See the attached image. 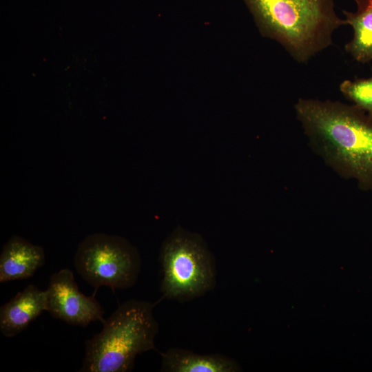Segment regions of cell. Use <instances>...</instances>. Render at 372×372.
I'll list each match as a JSON object with an SVG mask.
<instances>
[{"mask_svg":"<svg viewBox=\"0 0 372 372\" xmlns=\"http://www.w3.org/2000/svg\"><path fill=\"white\" fill-rule=\"evenodd\" d=\"M294 110L324 163L362 190H372V114L353 104L312 99H299Z\"/></svg>","mask_w":372,"mask_h":372,"instance_id":"cell-1","label":"cell"},{"mask_svg":"<svg viewBox=\"0 0 372 372\" xmlns=\"http://www.w3.org/2000/svg\"><path fill=\"white\" fill-rule=\"evenodd\" d=\"M263 37L279 43L298 63H307L332 44L334 32L347 25L335 0H243Z\"/></svg>","mask_w":372,"mask_h":372,"instance_id":"cell-2","label":"cell"},{"mask_svg":"<svg viewBox=\"0 0 372 372\" xmlns=\"http://www.w3.org/2000/svg\"><path fill=\"white\" fill-rule=\"evenodd\" d=\"M155 304L128 300L103 323L102 330L85 342L81 372H127L138 354L156 350L158 324L153 314Z\"/></svg>","mask_w":372,"mask_h":372,"instance_id":"cell-3","label":"cell"},{"mask_svg":"<svg viewBox=\"0 0 372 372\" xmlns=\"http://www.w3.org/2000/svg\"><path fill=\"white\" fill-rule=\"evenodd\" d=\"M160 262L162 298L192 300L214 287L215 260L198 234L176 229L163 243Z\"/></svg>","mask_w":372,"mask_h":372,"instance_id":"cell-4","label":"cell"},{"mask_svg":"<svg viewBox=\"0 0 372 372\" xmlns=\"http://www.w3.org/2000/svg\"><path fill=\"white\" fill-rule=\"evenodd\" d=\"M74 266L94 288V296L103 286L112 291L132 287L141 272V258L138 249L125 238L94 233L79 244Z\"/></svg>","mask_w":372,"mask_h":372,"instance_id":"cell-5","label":"cell"},{"mask_svg":"<svg viewBox=\"0 0 372 372\" xmlns=\"http://www.w3.org/2000/svg\"><path fill=\"white\" fill-rule=\"evenodd\" d=\"M46 291L47 311L54 318L80 327H87L94 321L105 320L99 302L94 296H85L79 290L70 269H63L52 274Z\"/></svg>","mask_w":372,"mask_h":372,"instance_id":"cell-6","label":"cell"},{"mask_svg":"<svg viewBox=\"0 0 372 372\" xmlns=\"http://www.w3.org/2000/svg\"><path fill=\"white\" fill-rule=\"evenodd\" d=\"M44 311H48L47 291L40 290L32 284L28 285L1 307V334L6 337L17 335Z\"/></svg>","mask_w":372,"mask_h":372,"instance_id":"cell-7","label":"cell"},{"mask_svg":"<svg viewBox=\"0 0 372 372\" xmlns=\"http://www.w3.org/2000/svg\"><path fill=\"white\" fill-rule=\"evenodd\" d=\"M45 262L43 249L26 239L12 236L0 255V282L32 277Z\"/></svg>","mask_w":372,"mask_h":372,"instance_id":"cell-8","label":"cell"},{"mask_svg":"<svg viewBox=\"0 0 372 372\" xmlns=\"http://www.w3.org/2000/svg\"><path fill=\"white\" fill-rule=\"evenodd\" d=\"M163 372H235L240 371L236 361L224 355H201L179 348L161 353Z\"/></svg>","mask_w":372,"mask_h":372,"instance_id":"cell-9","label":"cell"},{"mask_svg":"<svg viewBox=\"0 0 372 372\" xmlns=\"http://www.w3.org/2000/svg\"><path fill=\"white\" fill-rule=\"evenodd\" d=\"M355 12L343 10L347 25L353 30L352 39L345 45V50L358 62L372 60V0H353Z\"/></svg>","mask_w":372,"mask_h":372,"instance_id":"cell-10","label":"cell"},{"mask_svg":"<svg viewBox=\"0 0 372 372\" xmlns=\"http://www.w3.org/2000/svg\"><path fill=\"white\" fill-rule=\"evenodd\" d=\"M340 90L353 105L372 114V77L345 80L340 83Z\"/></svg>","mask_w":372,"mask_h":372,"instance_id":"cell-11","label":"cell"}]
</instances>
